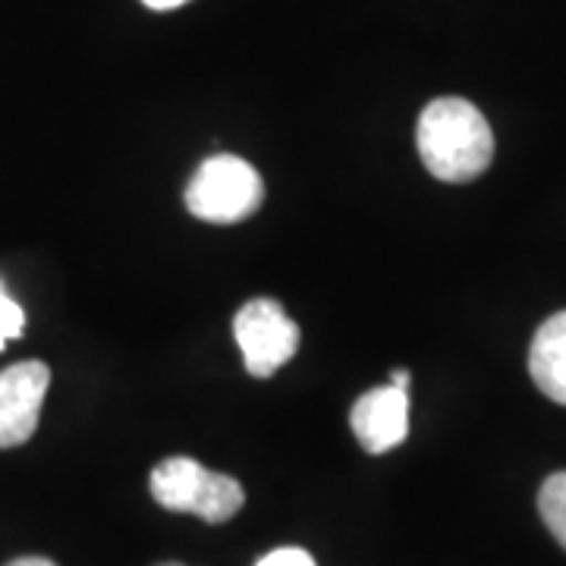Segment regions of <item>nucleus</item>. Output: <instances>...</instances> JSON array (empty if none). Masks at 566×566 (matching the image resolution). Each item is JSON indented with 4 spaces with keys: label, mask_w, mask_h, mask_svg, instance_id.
<instances>
[{
    "label": "nucleus",
    "mask_w": 566,
    "mask_h": 566,
    "mask_svg": "<svg viewBox=\"0 0 566 566\" xmlns=\"http://www.w3.org/2000/svg\"><path fill=\"white\" fill-rule=\"evenodd\" d=\"M48 387L51 368L39 359L7 365L0 371V450L25 444L35 434Z\"/></svg>",
    "instance_id": "39448f33"
},
{
    "label": "nucleus",
    "mask_w": 566,
    "mask_h": 566,
    "mask_svg": "<svg viewBox=\"0 0 566 566\" xmlns=\"http://www.w3.org/2000/svg\"><path fill=\"white\" fill-rule=\"evenodd\" d=\"M390 385L406 387V390H409V371H406V368H394V371H390Z\"/></svg>",
    "instance_id": "f8f14e48"
},
{
    "label": "nucleus",
    "mask_w": 566,
    "mask_h": 566,
    "mask_svg": "<svg viewBox=\"0 0 566 566\" xmlns=\"http://www.w3.org/2000/svg\"><path fill=\"white\" fill-rule=\"evenodd\" d=\"M148 10H158V13H164V10H177V7H182V3H189V0H142Z\"/></svg>",
    "instance_id": "9b49d317"
},
{
    "label": "nucleus",
    "mask_w": 566,
    "mask_h": 566,
    "mask_svg": "<svg viewBox=\"0 0 566 566\" xmlns=\"http://www.w3.org/2000/svg\"><path fill=\"white\" fill-rule=\"evenodd\" d=\"M255 566H315V560L303 547H277V551L264 554Z\"/></svg>",
    "instance_id": "9d476101"
},
{
    "label": "nucleus",
    "mask_w": 566,
    "mask_h": 566,
    "mask_svg": "<svg viewBox=\"0 0 566 566\" xmlns=\"http://www.w3.org/2000/svg\"><path fill=\"white\" fill-rule=\"evenodd\" d=\"M22 327H25V315H22L20 303H13L0 286V349L7 346V340L20 337Z\"/></svg>",
    "instance_id": "1a4fd4ad"
},
{
    "label": "nucleus",
    "mask_w": 566,
    "mask_h": 566,
    "mask_svg": "<svg viewBox=\"0 0 566 566\" xmlns=\"http://www.w3.org/2000/svg\"><path fill=\"white\" fill-rule=\"evenodd\" d=\"M428 174L441 182H472L494 161V133L485 114L465 98H434L416 126Z\"/></svg>",
    "instance_id": "f257e3e1"
},
{
    "label": "nucleus",
    "mask_w": 566,
    "mask_h": 566,
    "mask_svg": "<svg viewBox=\"0 0 566 566\" xmlns=\"http://www.w3.org/2000/svg\"><path fill=\"white\" fill-rule=\"evenodd\" d=\"M233 337L243 349L245 371L252 378H271L300 349V324L277 300H252L233 318Z\"/></svg>",
    "instance_id": "20e7f679"
},
{
    "label": "nucleus",
    "mask_w": 566,
    "mask_h": 566,
    "mask_svg": "<svg viewBox=\"0 0 566 566\" xmlns=\"http://www.w3.org/2000/svg\"><path fill=\"white\" fill-rule=\"evenodd\" d=\"M528 375L547 400L566 406V308L535 331L528 346Z\"/></svg>",
    "instance_id": "0eeeda50"
},
{
    "label": "nucleus",
    "mask_w": 566,
    "mask_h": 566,
    "mask_svg": "<svg viewBox=\"0 0 566 566\" xmlns=\"http://www.w3.org/2000/svg\"><path fill=\"white\" fill-rule=\"evenodd\" d=\"M158 566H182V564H158Z\"/></svg>",
    "instance_id": "4468645a"
},
{
    "label": "nucleus",
    "mask_w": 566,
    "mask_h": 566,
    "mask_svg": "<svg viewBox=\"0 0 566 566\" xmlns=\"http://www.w3.org/2000/svg\"><path fill=\"white\" fill-rule=\"evenodd\" d=\"M7 566H57L51 564V560H44V557H20V560H13V564Z\"/></svg>",
    "instance_id": "ddd939ff"
},
{
    "label": "nucleus",
    "mask_w": 566,
    "mask_h": 566,
    "mask_svg": "<svg viewBox=\"0 0 566 566\" xmlns=\"http://www.w3.org/2000/svg\"><path fill=\"white\" fill-rule=\"evenodd\" d=\"M349 424L365 453L381 457L400 447L409 434V390L390 381L385 387L365 390L349 412Z\"/></svg>",
    "instance_id": "423d86ee"
},
{
    "label": "nucleus",
    "mask_w": 566,
    "mask_h": 566,
    "mask_svg": "<svg viewBox=\"0 0 566 566\" xmlns=\"http://www.w3.org/2000/svg\"><path fill=\"white\" fill-rule=\"evenodd\" d=\"M151 497L170 513H192L205 523H227L245 504L237 479L211 472L189 457H170L151 472Z\"/></svg>",
    "instance_id": "f03ea898"
},
{
    "label": "nucleus",
    "mask_w": 566,
    "mask_h": 566,
    "mask_svg": "<svg viewBox=\"0 0 566 566\" xmlns=\"http://www.w3.org/2000/svg\"><path fill=\"white\" fill-rule=\"evenodd\" d=\"M538 513L545 520L547 532L566 551V472H554L538 491Z\"/></svg>",
    "instance_id": "6e6552de"
},
{
    "label": "nucleus",
    "mask_w": 566,
    "mask_h": 566,
    "mask_svg": "<svg viewBox=\"0 0 566 566\" xmlns=\"http://www.w3.org/2000/svg\"><path fill=\"white\" fill-rule=\"evenodd\" d=\"M264 202V180L243 158L214 155L202 161L186 186V208L199 221L240 223L252 218Z\"/></svg>",
    "instance_id": "7ed1b4c3"
}]
</instances>
